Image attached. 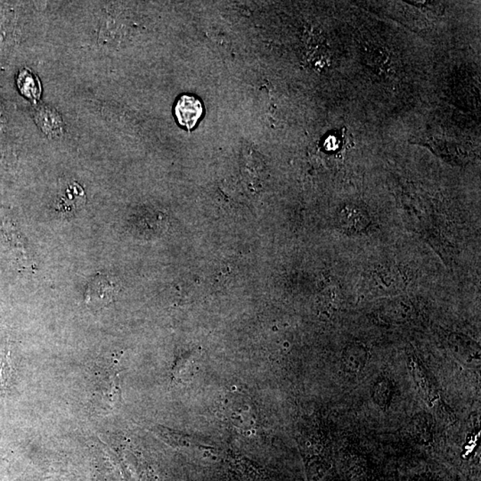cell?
<instances>
[{
  "instance_id": "1",
  "label": "cell",
  "mask_w": 481,
  "mask_h": 481,
  "mask_svg": "<svg viewBox=\"0 0 481 481\" xmlns=\"http://www.w3.org/2000/svg\"><path fill=\"white\" fill-rule=\"evenodd\" d=\"M119 291L118 282L113 280L110 276L99 273L87 285L86 304L93 310H103L115 301Z\"/></svg>"
},
{
  "instance_id": "2",
  "label": "cell",
  "mask_w": 481,
  "mask_h": 481,
  "mask_svg": "<svg viewBox=\"0 0 481 481\" xmlns=\"http://www.w3.org/2000/svg\"><path fill=\"white\" fill-rule=\"evenodd\" d=\"M203 113L201 101L194 96H182L175 106V115L178 123L188 131L196 127Z\"/></svg>"
},
{
  "instance_id": "3",
  "label": "cell",
  "mask_w": 481,
  "mask_h": 481,
  "mask_svg": "<svg viewBox=\"0 0 481 481\" xmlns=\"http://www.w3.org/2000/svg\"><path fill=\"white\" fill-rule=\"evenodd\" d=\"M343 365L347 372L357 373L365 368L367 361V352L363 346L350 345L343 352Z\"/></svg>"
},
{
  "instance_id": "4",
  "label": "cell",
  "mask_w": 481,
  "mask_h": 481,
  "mask_svg": "<svg viewBox=\"0 0 481 481\" xmlns=\"http://www.w3.org/2000/svg\"><path fill=\"white\" fill-rule=\"evenodd\" d=\"M432 419L430 415H418L412 418V433L422 442H430L432 438Z\"/></svg>"
},
{
  "instance_id": "5",
  "label": "cell",
  "mask_w": 481,
  "mask_h": 481,
  "mask_svg": "<svg viewBox=\"0 0 481 481\" xmlns=\"http://www.w3.org/2000/svg\"><path fill=\"white\" fill-rule=\"evenodd\" d=\"M81 187L77 184L71 185L69 188H67L66 193L60 197L59 201L57 203V209L62 213H69L77 208L81 207L85 203V200H74V196L80 193Z\"/></svg>"
},
{
  "instance_id": "6",
  "label": "cell",
  "mask_w": 481,
  "mask_h": 481,
  "mask_svg": "<svg viewBox=\"0 0 481 481\" xmlns=\"http://www.w3.org/2000/svg\"><path fill=\"white\" fill-rule=\"evenodd\" d=\"M13 368L8 346L0 347V389H6L11 382Z\"/></svg>"
},
{
  "instance_id": "7",
  "label": "cell",
  "mask_w": 481,
  "mask_h": 481,
  "mask_svg": "<svg viewBox=\"0 0 481 481\" xmlns=\"http://www.w3.org/2000/svg\"><path fill=\"white\" fill-rule=\"evenodd\" d=\"M393 396V386L387 379L380 380L373 387V399L381 408L388 406Z\"/></svg>"
},
{
  "instance_id": "8",
  "label": "cell",
  "mask_w": 481,
  "mask_h": 481,
  "mask_svg": "<svg viewBox=\"0 0 481 481\" xmlns=\"http://www.w3.org/2000/svg\"><path fill=\"white\" fill-rule=\"evenodd\" d=\"M19 87L24 95L31 99H38L41 95V87L38 85V80L32 74L28 73L26 71L19 78Z\"/></svg>"
}]
</instances>
